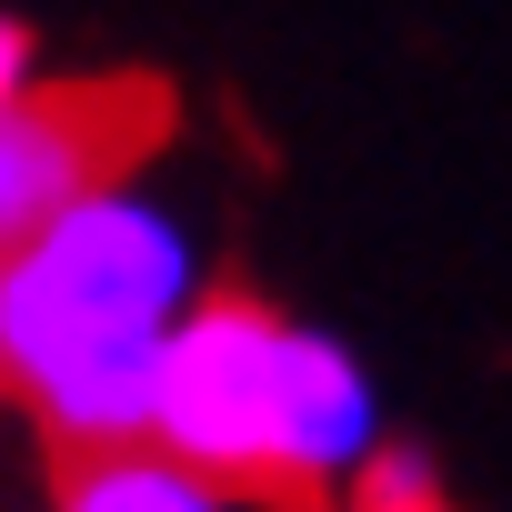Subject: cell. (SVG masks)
<instances>
[{
    "label": "cell",
    "mask_w": 512,
    "mask_h": 512,
    "mask_svg": "<svg viewBox=\"0 0 512 512\" xmlns=\"http://www.w3.org/2000/svg\"><path fill=\"white\" fill-rule=\"evenodd\" d=\"M0 392H11V372H0Z\"/></svg>",
    "instance_id": "ba28073f"
},
{
    "label": "cell",
    "mask_w": 512,
    "mask_h": 512,
    "mask_svg": "<svg viewBox=\"0 0 512 512\" xmlns=\"http://www.w3.org/2000/svg\"><path fill=\"white\" fill-rule=\"evenodd\" d=\"M282 352L292 322L251 292H201L161 342V422L151 442L231 492H272V422H282Z\"/></svg>",
    "instance_id": "7a4b0ae2"
},
{
    "label": "cell",
    "mask_w": 512,
    "mask_h": 512,
    "mask_svg": "<svg viewBox=\"0 0 512 512\" xmlns=\"http://www.w3.org/2000/svg\"><path fill=\"white\" fill-rule=\"evenodd\" d=\"M382 382L362 372L352 342L292 322V352H282V422H272V492L282 502H312V492H352L362 462L382 452Z\"/></svg>",
    "instance_id": "3957f363"
},
{
    "label": "cell",
    "mask_w": 512,
    "mask_h": 512,
    "mask_svg": "<svg viewBox=\"0 0 512 512\" xmlns=\"http://www.w3.org/2000/svg\"><path fill=\"white\" fill-rule=\"evenodd\" d=\"M352 512H442V472L422 442H382L352 482Z\"/></svg>",
    "instance_id": "8992f818"
},
{
    "label": "cell",
    "mask_w": 512,
    "mask_h": 512,
    "mask_svg": "<svg viewBox=\"0 0 512 512\" xmlns=\"http://www.w3.org/2000/svg\"><path fill=\"white\" fill-rule=\"evenodd\" d=\"M61 512H262V502L191 472L161 442H131V452H81L61 472Z\"/></svg>",
    "instance_id": "5b68a950"
},
{
    "label": "cell",
    "mask_w": 512,
    "mask_h": 512,
    "mask_svg": "<svg viewBox=\"0 0 512 512\" xmlns=\"http://www.w3.org/2000/svg\"><path fill=\"white\" fill-rule=\"evenodd\" d=\"M201 292L211 282H201L191 221L151 181L101 171L81 201H61L11 262H0V372H11V392H21L61 352L161 342Z\"/></svg>",
    "instance_id": "6da1fadb"
},
{
    "label": "cell",
    "mask_w": 512,
    "mask_h": 512,
    "mask_svg": "<svg viewBox=\"0 0 512 512\" xmlns=\"http://www.w3.org/2000/svg\"><path fill=\"white\" fill-rule=\"evenodd\" d=\"M101 171H121V131L91 91H41L21 111H0V262Z\"/></svg>",
    "instance_id": "277c9868"
},
{
    "label": "cell",
    "mask_w": 512,
    "mask_h": 512,
    "mask_svg": "<svg viewBox=\"0 0 512 512\" xmlns=\"http://www.w3.org/2000/svg\"><path fill=\"white\" fill-rule=\"evenodd\" d=\"M21 101H41V31L0 11V111H21Z\"/></svg>",
    "instance_id": "52a82bcc"
}]
</instances>
